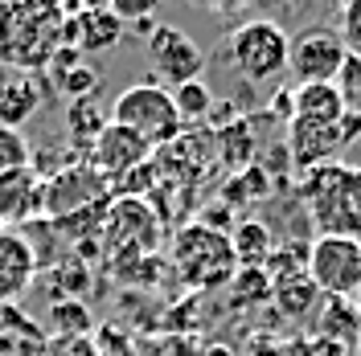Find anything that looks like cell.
Returning a JSON list of instances; mask_svg holds the SVG:
<instances>
[{
	"label": "cell",
	"instance_id": "cell-9",
	"mask_svg": "<svg viewBox=\"0 0 361 356\" xmlns=\"http://www.w3.org/2000/svg\"><path fill=\"white\" fill-rule=\"evenodd\" d=\"M349 66V53L341 45L337 29H304L295 33L292 45H288V70L295 74L300 87H312V82H337Z\"/></svg>",
	"mask_w": 361,
	"mask_h": 356
},
{
	"label": "cell",
	"instance_id": "cell-26",
	"mask_svg": "<svg viewBox=\"0 0 361 356\" xmlns=\"http://www.w3.org/2000/svg\"><path fill=\"white\" fill-rule=\"evenodd\" d=\"M54 279H58V287H66V295H82V291H87V283H90L87 267H82L78 258H70V262H62Z\"/></svg>",
	"mask_w": 361,
	"mask_h": 356
},
{
	"label": "cell",
	"instance_id": "cell-4",
	"mask_svg": "<svg viewBox=\"0 0 361 356\" xmlns=\"http://www.w3.org/2000/svg\"><path fill=\"white\" fill-rule=\"evenodd\" d=\"M99 234L111 262H144L160 246V213L140 197H115L103 213Z\"/></svg>",
	"mask_w": 361,
	"mask_h": 356
},
{
	"label": "cell",
	"instance_id": "cell-24",
	"mask_svg": "<svg viewBox=\"0 0 361 356\" xmlns=\"http://www.w3.org/2000/svg\"><path fill=\"white\" fill-rule=\"evenodd\" d=\"M337 37H341V45H345V53L361 62V0L341 4V13H337Z\"/></svg>",
	"mask_w": 361,
	"mask_h": 356
},
{
	"label": "cell",
	"instance_id": "cell-19",
	"mask_svg": "<svg viewBox=\"0 0 361 356\" xmlns=\"http://www.w3.org/2000/svg\"><path fill=\"white\" fill-rule=\"evenodd\" d=\"M320 332L337 344H357L361 336V312L353 299H329V307L320 315Z\"/></svg>",
	"mask_w": 361,
	"mask_h": 356
},
{
	"label": "cell",
	"instance_id": "cell-15",
	"mask_svg": "<svg viewBox=\"0 0 361 356\" xmlns=\"http://www.w3.org/2000/svg\"><path fill=\"white\" fill-rule=\"evenodd\" d=\"M33 274H37V254L29 238H21L17 229H0V303L25 295Z\"/></svg>",
	"mask_w": 361,
	"mask_h": 356
},
{
	"label": "cell",
	"instance_id": "cell-3",
	"mask_svg": "<svg viewBox=\"0 0 361 356\" xmlns=\"http://www.w3.org/2000/svg\"><path fill=\"white\" fill-rule=\"evenodd\" d=\"M173 270L180 274V283L193 291H214L230 283L238 274L230 234L222 225H209V222L180 225L173 234Z\"/></svg>",
	"mask_w": 361,
	"mask_h": 356
},
{
	"label": "cell",
	"instance_id": "cell-28",
	"mask_svg": "<svg viewBox=\"0 0 361 356\" xmlns=\"http://www.w3.org/2000/svg\"><path fill=\"white\" fill-rule=\"evenodd\" d=\"M353 356H361V336H357V344H353Z\"/></svg>",
	"mask_w": 361,
	"mask_h": 356
},
{
	"label": "cell",
	"instance_id": "cell-27",
	"mask_svg": "<svg viewBox=\"0 0 361 356\" xmlns=\"http://www.w3.org/2000/svg\"><path fill=\"white\" fill-rule=\"evenodd\" d=\"M111 13L123 25H128V21H148V17L157 13V0H115Z\"/></svg>",
	"mask_w": 361,
	"mask_h": 356
},
{
	"label": "cell",
	"instance_id": "cell-6",
	"mask_svg": "<svg viewBox=\"0 0 361 356\" xmlns=\"http://www.w3.org/2000/svg\"><path fill=\"white\" fill-rule=\"evenodd\" d=\"M288 45L292 37L283 33V25L271 17H255L230 33V58L247 82H271L275 74L288 70Z\"/></svg>",
	"mask_w": 361,
	"mask_h": 356
},
{
	"label": "cell",
	"instance_id": "cell-25",
	"mask_svg": "<svg viewBox=\"0 0 361 356\" xmlns=\"http://www.w3.org/2000/svg\"><path fill=\"white\" fill-rule=\"evenodd\" d=\"M54 82H58V90H62L70 103H74V98H90V94H94V87H99V74L78 62V66H70V70H62V74H54Z\"/></svg>",
	"mask_w": 361,
	"mask_h": 356
},
{
	"label": "cell",
	"instance_id": "cell-22",
	"mask_svg": "<svg viewBox=\"0 0 361 356\" xmlns=\"http://www.w3.org/2000/svg\"><path fill=\"white\" fill-rule=\"evenodd\" d=\"M173 107H177L180 123H185V119H202V115H209V107H214V94H209V87L197 78V82L173 87Z\"/></svg>",
	"mask_w": 361,
	"mask_h": 356
},
{
	"label": "cell",
	"instance_id": "cell-8",
	"mask_svg": "<svg viewBox=\"0 0 361 356\" xmlns=\"http://www.w3.org/2000/svg\"><path fill=\"white\" fill-rule=\"evenodd\" d=\"M308 274L324 299H349L361 291V242L357 238H316L308 246Z\"/></svg>",
	"mask_w": 361,
	"mask_h": 356
},
{
	"label": "cell",
	"instance_id": "cell-23",
	"mask_svg": "<svg viewBox=\"0 0 361 356\" xmlns=\"http://www.w3.org/2000/svg\"><path fill=\"white\" fill-rule=\"evenodd\" d=\"M21 168H29V144H25L21 132L0 123V180L21 172Z\"/></svg>",
	"mask_w": 361,
	"mask_h": 356
},
{
	"label": "cell",
	"instance_id": "cell-5",
	"mask_svg": "<svg viewBox=\"0 0 361 356\" xmlns=\"http://www.w3.org/2000/svg\"><path fill=\"white\" fill-rule=\"evenodd\" d=\"M111 123L135 132L152 148L157 144H173L180 135V115L173 107V90L152 87V82H135V87L123 90L111 107Z\"/></svg>",
	"mask_w": 361,
	"mask_h": 356
},
{
	"label": "cell",
	"instance_id": "cell-10",
	"mask_svg": "<svg viewBox=\"0 0 361 356\" xmlns=\"http://www.w3.org/2000/svg\"><path fill=\"white\" fill-rule=\"evenodd\" d=\"M148 160H152V144L128 132V127H119V123H107L99 132V139L90 144V168L111 180V189L123 177H132L135 168H144Z\"/></svg>",
	"mask_w": 361,
	"mask_h": 356
},
{
	"label": "cell",
	"instance_id": "cell-21",
	"mask_svg": "<svg viewBox=\"0 0 361 356\" xmlns=\"http://www.w3.org/2000/svg\"><path fill=\"white\" fill-rule=\"evenodd\" d=\"M214 144H218V152H222V164H230V168H250V156H255V135H250L247 123L218 127V132H214Z\"/></svg>",
	"mask_w": 361,
	"mask_h": 356
},
{
	"label": "cell",
	"instance_id": "cell-14",
	"mask_svg": "<svg viewBox=\"0 0 361 356\" xmlns=\"http://www.w3.org/2000/svg\"><path fill=\"white\" fill-rule=\"evenodd\" d=\"M345 90L337 82H312L292 90V123L308 127H345Z\"/></svg>",
	"mask_w": 361,
	"mask_h": 356
},
{
	"label": "cell",
	"instance_id": "cell-2",
	"mask_svg": "<svg viewBox=\"0 0 361 356\" xmlns=\"http://www.w3.org/2000/svg\"><path fill=\"white\" fill-rule=\"evenodd\" d=\"M66 45V8L58 4H0V62L37 74Z\"/></svg>",
	"mask_w": 361,
	"mask_h": 356
},
{
	"label": "cell",
	"instance_id": "cell-20",
	"mask_svg": "<svg viewBox=\"0 0 361 356\" xmlns=\"http://www.w3.org/2000/svg\"><path fill=\"white\" fill-rule=\"evenodd\" d=\"M66 123H70V135H74V139H78V144L90 152V144L99 139V132H103L111 119H107V111L99 107V98L90 94V98H74V103H70Z\"/></svg>",
	"mask_w": 361,
	"mask_h": 356
},
{
	"label": "cell",
	"instance_id": "cell-1",
	"mask_svg": "<svg viewBox=\"0 0 361 356\" xmlns=\"http://www.w3.org/2000/svg\"><path fill=\"white\" fill-rule=\"evenodd\" d=\"M300 197L320 238H357L361 242V164L329 160L300 177Z\"/></svg>",
	"mask_w": 361,
	"mask_h": 356
},
{
	"label": "cell",
	"instance_id": "cell-7",
	"mask_svg": "<svg viewBox=\"0 0 361 356\" xmlns=\"http://www.w3.org/2000/svg\"><path fill=\"white\" fill-rule=\"evenodd\" d=\"M107 197H111V180L99 177L90 168V160L66 164V168H58L45 180V217L66 222V217H78V213H90V209L107 205Z\"/></svg>",
	"mask_w": 361,
	"mask_h": 356
},
{
	"label": "cell",
	"instance_id": "cell-13",
	"mask_svg": "<svg viewBox=\"0 0 361 356\" xmlns=\"http://www.w3.org/2000/svg\"><path fill=\"white\" fill-rule=\"evenodd\" d=\"M37 213H45V177L29 164L0 180V229L33 222Z\"/></svg>",
	"mask_w": 361,
	"mask_h": 356
},
{
	"label": "cell",
	"instance_id": "cell-17",
	"mask_svg": "<svg viewBox=\"0 0 361 356\" xmlns=\"http://www.w3.org/2000/svg\"><path fill=\"white\" fill-rule=\"evenodd\" d=\"M42 103H45L42 74H21V70H13L8 78H0V123H4V127L21 132V123L37 111Z\"/></svg>",
	"mask_w": 361,
	"mask_h": 356
},
{
	"label": "cell",
	"instance_id": "cell-12",
	"mask_svg": "<svg viewBox=\"0 0 361 356\" xmlns=\"http://www.w3.org/2000/svg\"><path fill=\"white\" fill-rule=\"evenodd\" d=\"M123 21L107 4H87V8H66V45L78 53H103L119 45Z\"/></svg>",
	"mask_w": 361,
	"mask_h": 356
},
{
	"label": "cell",
	"instance_id": "cell-11",
	"mask_svg": "<svg viewBox=\"0 0 361 356\" xmlns=\"http://www.w3.org/2000/svg\"><path fill=\"white\" fill-rule=\"evenodd\" d=\"M148 58L152 66L173 78V87H185V82H197L205 70V53L193 45V37L177 29V25H157L148 33Z\"/></svg>",
	"mask_w": 361,
	"mask_h": 356
},
{
	"label": "cell",
	"instance_id": "cell-18",
	"mask_svg": "<svg viewBox=\"0 0 361 356\" xmlns=\"http://www.w3.org/2000/svg\"><path fill=\"white\" fill-rule=\"evenodd\" d=\"M230 242H234L238 270H267L271 254H275V246H271V229H267L263 222H243V225H234Z\"/></svg>",
	"mask_w": 361,
	"mask_h": 356
},
{
	"label": "cell",
	"instance_id": "cell-16",
	"mask_svg": "<svg viewBox=\"0 0 361 356\" xmlns=\"http://www.w3.org/2000/svg\"><path fill=\"white\" fill-rule=\"evenodd\" d=\"M271 299L288 319H308L320 307L324 295H320V287L312 283V274L304 267H279L275 279H271Z\"/></svg>",
	"mask_w": 361,
	"mask_h": 356
}]
</instances>
